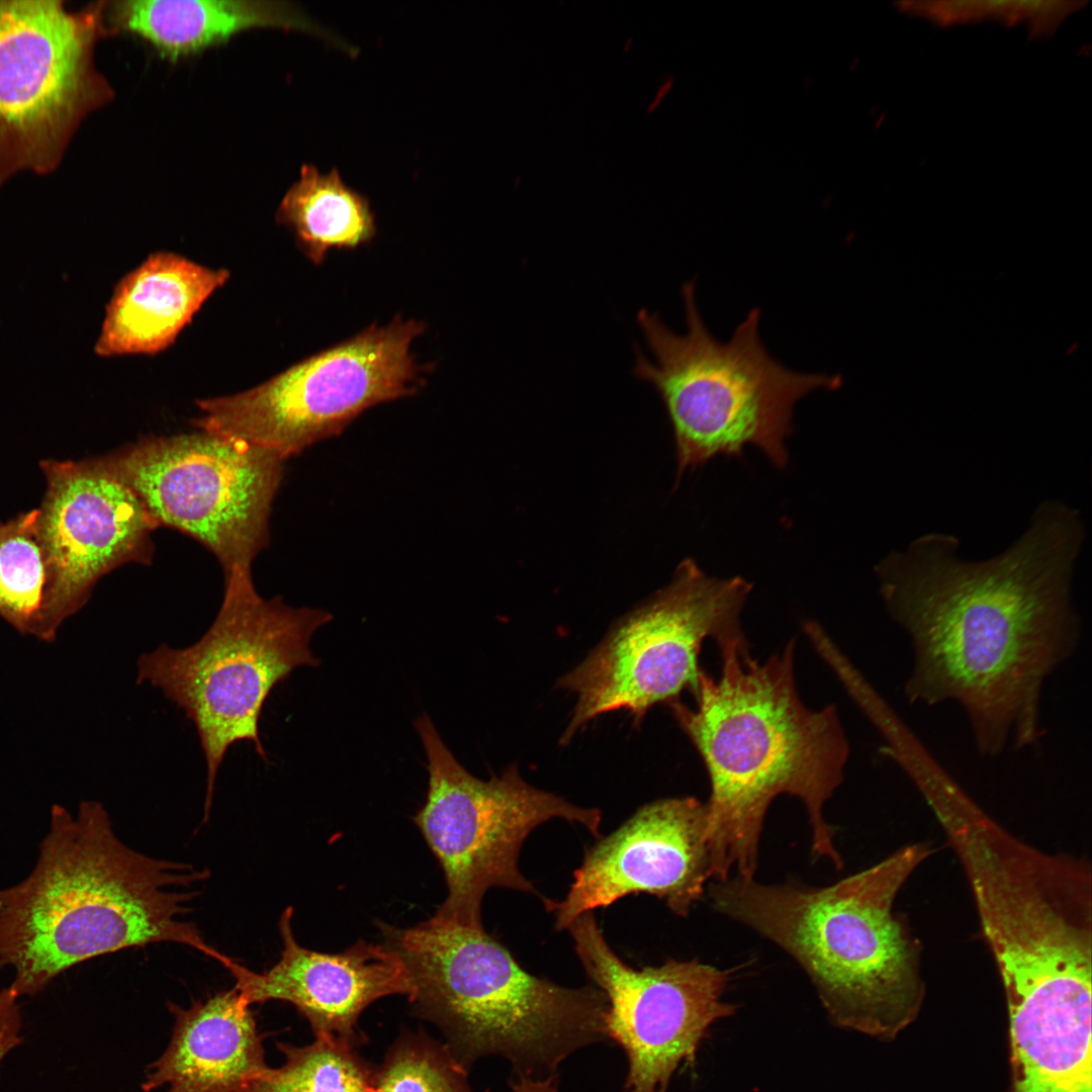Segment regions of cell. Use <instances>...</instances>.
I'll use <instances>...</instances> for the list:
<instances>
[{"mask_svg":"<svg viewBox=\"0 0 1092 1092\" xmlns=\"http://www.w3.org/2000/svg\"><path fill=\"white\" fill-rule=\"evenodd\" d=\"M1084 535L1075 509L1044 502L995 557L963 560L956 537L927 534L877 566L885 605L913 650L906 699L961 706L983 756L1041 735L1044 680L1079 640L1071 580Z\"/></svg>","mask_w":1092,"mask_h":1092,"instance_id":"obj_1","label":"cell"},{"mask_svg":"<svg viewBox=\"0 0 1092 1092\" xmlns=\"http://www.w3.org/2000/svg\"><path fill=\"white\" fill-rule=\"evenodd\" d=\"M686 331L677 334L657 313L637 322L653 360L636 350L633 375L653 385L673 430L677 477L717 456L754 446L777 467L788 462L796 403L818 390H835L840 375L802 373L775 359L759 335L752 308L726 341L715 338L699 311L695 280L681 287Z\"/></svg>","mask_w":1092,"mask_h":1092,"instance_id":"obj_6","label":"cell"},{"mask_svg":"<svg viewBox=\"0 0 1092 1092\" xmlns=\"http://www.w3.org/2000/svg\"><path fill=\"white\" fill-rule=\"evenodd\" d=\"M208 878L125 845L97 801L75 815L55 804L32 871L0 889V971L13 972L21 997L88 960L151 943L187 945L222 965L228 956L186 919Z\"/></svg>","mask_w":1092,"mask_h":1092,"instance_id":"obj_3","label":"cell"},{"mask_svg":"<svg viewBox=\"0 0 1092 1092\" xmlns=\"http://www.w3.org/2000/svg\"><path fill=\"white\" fill-rule=\"evenodd\" d=\"M711 878L706 803L675 797L648 803L588 848L564 899H544L561 931L586 912L646 893L687 916Z\"/></svg>","mask_w":1092,"mask_h":1092,"instance_id":"obj_15","label":"cell"},{"mask_svg":"<svg viewBox=\"0 0 1092 1092\" xmlns=\"http://www.w3.org/2000/svg\"><path fill=\"white\" fill-rule=\"evenodd\" d=\"M111 28L134 33L177 60L255 27L295 28L334 37L300 10L274 1L127 0L104 4Z\"/></svg>","mask_w":1092,"mask_h":1092,"instance_id":"obj_19","label":"cell"},{"mask_svg":"<svg viewBox=\"0 0 1092 1092\" xmlns=\"http://www.w3.org/2000/svg\"><path fill=\"white\" fill-rule=\"evenodd\" d=\"M795 639L759 662L743 632L716 642L721 672L704 670L696 708L669 703L710 780L707 842L711 878L753 879L763 821L780 795L798 798L812 829V850L842 868L826 802L840 786L849 746L834 705L812 710L795 677Z\"/></svg>","mask_w":1092,"mask_h":1092,"instance_id":"obj_2","label":"cell"},{"mask_svg":"<svg viewBox=\"0 0 1092 1092\" xmlns=\"http://www.w3.org/2000/svg\"><path fill=\"white\" fill-rule=\"evenodd\" d=\"M1078 1H1016V22L1025 24L1030 37L1052 35L1072 13L1083 7Z\"/></svg>","mask_w":1092,"mask_h":1092,"instance_id":"obj_24","label":"cell"},{"mask_svg":"<svg viewBox=\"0 0 1092 1092\" xmlns=\"http://www.w3.org/2000/svg\"><path fill=\"white\" fill-rule=\"evenodd\" d=\"M276 219L291 230L299 249L314 265L325 261L330 249L353 250L376 234L369 200L347 186L336 168L322 174L307 164L285 193Z\"/></svg>","mask_w":1092,"mask_h":1092,"instance_id":"obj_20","label":"cell"},{"mask_svg":"<svg viewBox=\"0 0 1092 1092\" xmlns=\"http://www.w3.org/2000/svg\"><path fill=\"white\" fill-rule=\"evenodd\" d=\"M41 467L48 486L39 529L52 582L35 637L53 642L101 576L128 562L151 563L158 525L101 457Z\"/></svg>","mask_w":1092,"mask_h":1092,"instance_id":"obj_14","label":"cell"},{"mask_svg":"<svg viewBox=\"0 0 1092 1092\" xmlns=\"http://www.w3.org/2000/svg\"><path fill=\"white\" fill-rule=\"evenodd\" d=\"M567 930L584 972L607 997L608 1038L628 1064L625 1091L668 1092L675 1072L695 1062L710 1027L736 1012L723 998L731 971L672 959L633 969L611 948L594 912Z\"/></svg>","mask_w":1092,"mask_h":1092,"instance_id":"obj_13","label":"cell"},{"mask_svg":"<svg viewBox=\"0 0 1092 1092\" xmlns=\"http://www.w3.org/2000/svg\"><path fill=\"white\" fill-rule=\"evenodd\" d=\"M224 575L221 606L197 642L185 648L161 644L136 661V682L159 689L196 728L206 763L205 819L232 745L249 741L266 759L260 735L263 707L293 670L320 665L311 638L333 619L323 609L291 607L280 597L264 599L251 572Z\"/></svg>","mask_w":1092,"mask_h":1092,"instance_id":"obj_7","label":"cell"},{"mask_svg":"<svg viewBox=\"0 0 1092 1092\" xmlns=\"http://www.w3.org/2000/svg\"><path fill=\"white\" fill-rule=\"evenodd\" d=\"M169 1009L172 1037L150 1067L146 1092L162 1086L167 1092H240L269 1068L251 1005L235 987Z\"/></svg>","mask_w":1092,"mask_h":1092,"instance_id":"obj_17","label":"cell"},{"mask_svg":"<svg viewBox=\"0 0 1092 1092\" xmlns=\"http://www.w3.org/2000/svg\"><path fill=\"white\" fill-rule=\"evenodd\" d=\"M293 908L278 926L282 951L270 969L256 973L233 960L225 968L249 1004L278 1000L292 1004L308 1021L314 1036H336L358 1043L357 1023L375 1001L404 995L414 986L399 954L389 945L359 940L342 952L311 950L292 931Z\"/></svg>","mask_w":1092,"mask_h":1092,"instance_id":"obj_16","label":"cell"},{"mask_svg":"<svg viewBox=\"0 0 1092 1092\" xmlns=\"http://www.w3.org/2000/svg\"><path fill=\"white\" fill-rule=\"evenodd\" d=\"M427 756L425 804L413 818L445 877L448 895L433 917L480 927L485 893L503 887L538 895L519 870L529 834L551 819L578 823L601 837L602 812L533 787L516 764L488 781L471 775L426 713L414 722Z\"/></svg>","mask_w":1092,"mask_h":1092,"instance_id":"obj_8","label":"cell"},{"mask_svg":"<svg viewBox=\"0 0 1092 1092\" xmlns=\"http://www.w3.org/2000/svg\"><path fill=\"white\" fill-rule=\"evenodd\" d=\"M104 3L0 0V188L23 171H55L82 120L111 98L94 64Z\"/></svg>","mask_w":1092,"mask_h":1092,"instance_id":"obj_12","label":"cell"},{"mask_svg":"<svg viewBox=\"0 0 1092 1092\" xmlns=\"http://www.w3.org/2000/svg\"><path fill=\"white\" fill-rule=\"evenodd\" d=\"M229 277L225 269L175 253L152 254L116 285L96 353L109 357L163 351Z\"/></svg>","mask_w":1092,"mask_h":1092,"instance_id":"obj_18","label":"cell"},{"mask_svg":"<svg viewBox=\"0 0 1092 1092\" xmlns=\"http://www.w3.org/2000/svg\"><path fill=\"white\" fill-rule=\"evenodd\" d=\"M468 1071L446 1043L403 1032L375 1069L373 1092H475Z\"/></svg>","mask_w":1092,"mask_h":1092,"instance_id":"obj_23","label":"cell"},{"mask_svg":"<svg viewBox=\"0 0 1092 1092\" xmlns=\"http://www.w3.org/2000/svg\"><path fill=\"white\" fill-rule=\"evenodd\" d=\"M52 570L32 510L0 524V617L34 635L51 587Z\"/></svg>","mask_w":1092,"mask_h":1092,"instance_id":"obj_21","label":"cell"},{"mask_svg":"<svg viewBox=\"0 0 1092 1092\" xmlns=\"http://www.w3.org/2000/svg\"><path fill=\"white\" fill-rule=\"evenodd\" d=\"M19 997L11 986L0 990V1066L3 1059L21 1042Z\"/></svg>","mask_w":1092,"mask_h":1092,"instance_id":"obj_25","label":"cell"},{"mask_svg":"<svg viewBox=\"0 0 1092 1092\" xmlns=\"http://www.w3.org/2000/svg\"><path fill=\"white\" fill-rule=\"evenodd\" d=\"M424 331L401 315L373 324L256 387L197 400L193 425L286 460L341 435L367 410L415 395L425 379L412 345Z\"/></svg>","mask_w":1092,"mask_h":1092,"instance_id":"obj_9","label":"cell"},{"mask_svg":"<svg viewBox=\"0 0 1092 1092\" xmlns=\"http://www.w3.org/2000/svg\"><path fill=\"white\" fill-rule=\"evenodd\" d=\"M306 1045L279 1042L285 1061L268 1068L240 1092H373L375 1069L356 1051V1042L314 1036Z\"/></svg>","mask_w":1092,"mask_h":1092,"instance_id":"obj_22","label":"cell"},{"mask_svg":"<svg viewBox=\"0 0 1092 1092\" xmlns=\"http://www.w3.org/2000/svg\"><path fill=\"white\" fill-rule=\"evenodd\" d=\"M750 589L740 576H710L685 559L665 587L622 617L559 679L560 689L576 696L561 743L598 716L626 710L639 723L654 705L693 691L703 642L743 631L740 614Z\"/></svg>","mask_w":1092,"mask_h":1092,"instance_id":"obj_10","label":"cell"},{"mask_svg":"<svg viewBox=\"0 0 1092 1092\" xmlns=\"http://www.w3.org/2000/svg\"><path fill=\"white\" fill-rule=\"evenodd\" d=\"M414 986L408 999L435 1023L454 1057L507 1060L512 1076L558 1077L574 1053L609 1042V1003L596 986L565 987L526 971L483 928L431 917L410 928L382 929Z\"/></svg>","mask_w":1092,"mask_h":1092,"instance_id":"obj_5","label":"cell"},{"mask_svg":"<svg viewBox=\"0 0 1092 1092\" xmlns=\"http://www.w3.org/2000/svg\"><path fill=\"white\" fill-rule=\"evenodd\" d=\"M155 523L203 544L224 574L251 572L269 540L284 459L246 441L199 430L141 439L101 457Z\"/></svg>","mask_w":1092,"mask_h":1092,"instance_id":"obj_11","label":"cell"},{"mask_svg":"<svg viewBox=\"0 0 1092 1092\" xmlns=\"http://www.w3.org/2000/svg\"><path fill=\"white\" fill-rule=\"evenodd\" d=\"M929 842L823 888L735 877L709 886L712 906L785 949L803 968L838 1027L889 1037L924 997L922 945L896 897L931 853Z\"/></svg>","mask_w":1092,"mask_h":1092,"instance_id":"obj_4","label":"cell"}]
</instances>
